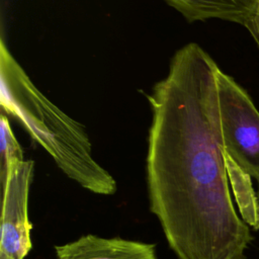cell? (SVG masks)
I'll return each mask as SVG.
<instances>
[{"mask_svg":"<svg viewBox=\"0 0 259 259\" xmlns=\"http://www.w3.org/2000/svg\"><path fill=\"white\" fill-rule=\"evenodd\" d=\"M229 180L242 219L255 230H259L257 196L252 187L251 177L244 173L233 160L225 154Z\"/></svg>","mask_w":259,"mask_h":259,"instance_id":"7","label":"cell"},{"mask_svg":"<svg viewBox=\"0 0 259 259\" xmlns=\"http://www.w3.org/2000/svg\"><path fill=\"white\" fill-rule=\"evenodd\" d=\"M257 181H258V191L256 196H257V205H258V214H259V178L257 179Z\"/></svg>","mask_w":259,"mask_h":259,"instance_id":"10","label":"cell"},{"mask_svg":"<svg viewBox=\"0 0 259 259\" xmlns=\"http://www.w3.org/2000/svg\"><path fill=\"white\" fill-rule=\"evenodd\" d=\"M245 27L250 32L253 40L255 41L256 46L259 49V1L256 5V8H255L251 18L249 19V21L247 22Z\"/></svg>","mask_w":259,"mask_h":259,"instance_id":"9","label":"cell"},{"mask_svg":"<svg viewBox=\"0 0 259 259\" xmlns=\"http://www.w3.org/2000/svg\"><path fill=\"white\" fill-rule=\"evenodd\" d=\"M220 68L197 44L182 47L148 96L150 209L178 259H246L253 240L234 207L221 131Z\"/></svg>","mask_w":259,"mask_h":259,"instance_id":"1","label":"cell"},{"mask_svg":"<svg viewBox=\"0 0 259 259\" xmlns=\"http://www.w3.org/2000/svg\"><path fill=\"white\" fill-rule=\"evenodd\" d=\"M1 128V167H0V179L1 188L5 185L7 174L11 163L14 161H22L23 152L18 144L9 123L8 118L1 114L0 117Z\"/></svg>","mask_w":259,"mask_h":259,"instance_id":"8","label":"cell"},{"mask_svg":"<svg viewBox=\"0 0 259 259\" xmlns=\"http://www.w3.org/2000/svg\"><path fill=\"white\" fill-rule=\"evenodd\" d=\"M224 152L250 177L259 178V111L249 94L221 69L217 76Z\"/></svg>","mask_w":259,"mask_h":259,"instance_id":"3","label":"cell"},{"mask_svg":"<svg viewBox=\"0 0 259 259\" xmlns=\"http://www.w3.org/2000/svg\"><path fill=\"white\" fill-rule=\"evenodd\" d=\"M189 21L221 19L245 26L259 0H166Z\"/></svg>","mask_w":259,"mask_h":259,"instance_id":"6","label":"cell"},{"mask_svg":"<svg viewBox=\"0 0 259 259\" xmlns=\"http://www.w3.org/2000/svg\"><path fill=\"white\" fill-rule=\"evenodd\" d=\"M33 168L32 160L14 161L1 188L0 259H24L32 248V225L27 215V202Z\"/></svg>","mask_w":259,"mask_h":259,"instance_id":"4","label":"cell"},{"mask_svg":"<svg viewBox=\"0 0 259 259\" xmlns=\"http://www.w3.org/2000/svg\"><path fill=\"white\" fill-rule=\"evenodd\" d=\"M55 250L58 259H158L154 244L91 234L55 246Z\"/></svg>","mask_w":259,"mask_h":259,"instance_id":"5","label":"cell"},{"mask_svg":"<svg viewBox=\"0 0 259 259\" xmlns=\"http://www.w3.org/2000/svg\"><path fill=\"white\" fill-rule=\"evenodd\" d=\"M0 102L2 109L20 121L70 179L96 194L115 193L116 182L93 159L84 127L35 87L3 39L0 44Z\"/></svg>","mask_w":259,"mask_h":259,"instance_id":"2","label":"cell"}]
</instances>
